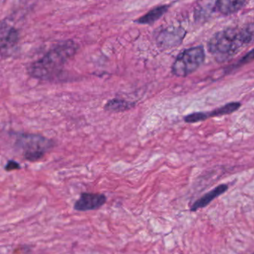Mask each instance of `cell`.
Wrapping results in <instances>:
<instances>
[{"label": "cell", "mask_w": 254, "mask_h": 254, "mask_svg": "<svg viewBox=\"0 0 254 254\" xmlns=\"http://www.w3.org/2000/svg\"><path fill=\"white\" fill-rule=\"evenodd\" d=\"M252 44H254V23L217 32L208 41L207 47L217 62H223Z\"/></svg>", "instance_id": "6da1fadb"}, {"label": "cell", "mask_w": 254, "mask_h": 254, "mask_svg": "<svg viewBox=\"0 0 254 254\" xmlns=\"http://www.w3.org/2000/svg\"><path fill=\"white\" fill-rule=\"evenodd\" d=\"M78 50V46L72 40L61 41L50 49L42 58L28 66L27 71L32 78L50 80L59 75L64 65Z\"/></svg>", "instance_id": "7a4b0ae2"}, {"label": "cell", "mask_w": 254, "mask_h": 254, "mask_svg": "<svg viewBox=\"0 0 254 254\" xmlns=\"http://www.w3.org/2000/svg\"><path fill=\"white\" fill-rule=\"evenodd\" d=\"M54 141L38 133H17L15 147L28 161L41 160L54 147Z\"/></svg>", "instance_id": "3957f363"}, {"label": "cell", "mask_w": 254, "mask_h": 254, "mask_svg": "<svg viewBox=\"0 0 254 254\" xmlns=\"http://www.w3.org/2000/svg\"><path fill=\"white\" fill-rule=\"evenodd\" d=\"M204 48L203 46L191 47L181 52L172 66V72L177 77H185L195 72L204 62Z\"/></svg>", "instance_id": "277c9868"}, {"label": "cell", "mask_w": 254, "mask_h": 254, "mask_svg": "<svg viewBox=\"0 0 254 254\" xmlns=\"http://www.w3.org/2000/svg\"><path fill=\"white\" fill-rule=\"evenodd\" d=\"M20 34L14 26L2 21L0 29V49L2 58L8 57L12 50L18 44Z\"/></svg>", "instance_id": "5b68a950"}, {"label": "cell", "mask_w": 254, "mask_h": 254, "mask_svg": "<svg viewBox=\"0 0 254 254\" xmlns=\"http://www.w3.org/2000/svg\"><path fill=\"white\" fill-rule=\"evenodd\" d=\"M240 107V102H230L209 112H196L186 116L184 121L187 123H196L205 121L211 117L228 115L237 111Z\"/></svg>", "instance_id": "8992f818"}, {"label": "cell", "mask_w": 254, "mask_h": 254, "mask_svg": "<svg viewBox=\"0 0 254 254\" xmlns=\"http://www.w3.org/2000/svg\"><path fill=\"white\" fill-rule=\"evenodd\" d=\"M107 202V197L101 193L83 192L75 201L74 209L80 212L96 210Z\"/></svg>", "instance_id": "52a82bcc"}, {"label": "cell", "mask_w": 254, "mask_h": 254, "mask_svg": "<svg viewBox=\"0 0 254 254\" xmlns=\"http://www.w3.org/2000/svg\"><path fill=\"white\" fill-rule=\"evenodd\" d=\"M186 32L181 28H169L164 29L157 37V44L160 47L169 49L177 47L182 43Z\"/></svg>", "instance_id": "ba28073f"}, {"label": "cell", "mask_w": 254, "mask_h": 254, "mask_svg": "<svg viewBox=\"0 0 254 254\" xmlns=\"http://www.w3.org/2000/svg\"><path fill=\"white\" fill-rule=\"evenodd\" d=\"M229 187L227 184H220V185L215 187L213 190L206 192L203 196L197 199V200L191 205L190 210L191 212H196L198 209H203V208L207 206L212 200H215L217 197L221 196V194L225 193L228 190Z\"/></svg>", "instance_id": "9c48e42d"}, {"label": "cell", "mask_w": 254, "mask_h": 254, "mask_svg": "<svg viewBox=\"0 0 254 254\" xmlns=\"http://www.w3.org/2000/svg\"><path fill=\"white\" fill-rule=\"evenodd\" d=\"M170 6V5H162L154 7L146 14L134 20V23L139 25H153L167 12Z\"/></svg>", "instance_id": "30bf717a"}, {"label": "cell", "mask_w": 254, "mask_h": 254, "mask_svg": "<svg viewBox=\"0 0 254 254\" xmlns=\"http://www.w3.org/2000/svg\"><path fill=\"white\" fill-rule=\"evenodd\" d=\"M246 1H230L221 0L215 2L214 10L224 15H230L242 9L246 5Z\"/></svg>", "instance_id": "8fae6325"}, {"label": "cell", "mask_w": 254, "mask_h": 254, "mask_svg": "<svg viewBox=\"0 0 254 254\" xmlns=\"http://www.w3.org/2000/svg\"><path fill=\"white\" fill-rule=\"evenodd\" d=\"M135 105V102H129L120 98H114L105 104V110L108 112H124L133 108Z\"/></svg>", "instance_id": "7c38bea8"}, {"label": "cell", "mask_w": 254, "mask_h": 254, "mask_svg": "<svg viewBox=\"0 0 254 254\" xmlns=\"http://www.w3.org/2000/svg\"><path fill=\"white\" fill-rule=\"evenodd\" d=\"M254 60V49L248 52L245 56H244L236 64V66H241L242 65L246 64Z\"/></svg>", "instance_id": "4fadbf2b"}, {"label": "cell", "mask_w": 254, "mask_h": 254, "mask_svg": "<svg viewBox=\"0 0 254 254\" xmlns=\"http://www.w3.org/2000/svg\"><path fill=\"white\" fill-rule=\"evenodd\" d=\"M21 169L20 163L16 162L15 160H8L7 164L5 166V170L7 172H11V171L17 170V169Z\"/></svg>", "instance_id": "5bb4252c"}, {"label": "cell", "mask_w": 254, "mask_h": 254, "mask_svg": "<svg viewBox=\"0 0 254 254\" xmlns=\"http://www.w3.org/2000/svg\"></svg>", "instance_id": "9a60e30c"}]
</instances>
